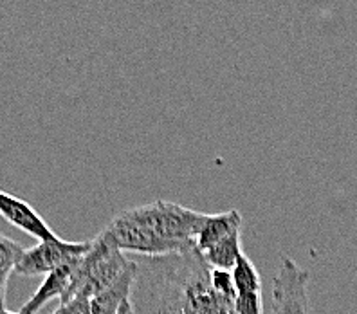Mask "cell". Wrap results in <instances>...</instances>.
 <instances>
[{
	"label": "cell",
	"mask_w": 357,
	"mask_h": 314,
	"mask_svg": "<svg viewBox=\"0 0 357 314\" xmlns=\"http://www.w3.org/2000/svg\"><path fill=\"white\" fill-rule=\"evenodd\" d=\"M134 314H236L235 298L215 291L211 267L197 246L183 253L135 258Z\"/></svg>",
	"instance_id": "1"
},
{
	"label": "cell",
	"mask_w": 357,
	"mask_h": 314,
	"mask_svg": "<svg viewBox=\"0 0 357 314\" xmlns=\"http://www.w3.org/2000/svg\"><path fill=\"white\" fill-rule=\"evenodd\" d=\"M206 215L175 202L153 201L118 214L103 232L121 251L141 257H165L195 246Z\"/></svg>",
	"instance_id": "2"
},
{
	"label": "cell",
	"mask_w": 357,
	"mask_h": 314,
	"mask_svg": "<svg viewBox=\"0 0 357 314\" xmlns=\"http://www.w3.org/2000/svg\"><path fill=\"white\" fill-rule=\"evenodd\" d=\"M130 262V258L125 257V251L114 244V240L107 233H98L96 239L91 240L89 251L79 260L73 276V284L60 304H66L76 297H85L91 300L98 292L114 284L127 271Z\"/></svg>",
	"instance_id": "3"
},
{
	"label": "cell",
	"mask_w": 357,
	"mask_h": 314,
	"mask_svg": "<svg viewBox=\"0 0 357 314\" xmlns=\"http://www.w3.org/2000/svg\"><path fill=\"white\" fill-rule=\"evenodd\" d=\"M309 271L282 255L271 289V314H310Z\"/></svg>",
	"instance_id": "4"
},
{
	"label": "cell",
	"mask_w": 357,
	"mask_h": 314,
	"mask_svg": "<svg viewBox=\"0 0 357 314\" xmlns=\"http://www.w3.org/2000/svg\"><path fill=\"white\" fill-rule=\"evenodd\" d=\"M91 248V240L85 242H69L60 237L54 240H40L33 248L24 249L15 273L22 276L49 275L58 267L79 260Z\"/></svg>",
	"instance_id": "5"
},
{
	"label": "cell",
	"mask_w": 357,
	"mask_h": 314,
	"mask_svg": "<svg viewBox=\"0 0 357 314\" xmlns=\"http://www.w3.org/2000/svg\"><path fill=\"white\" fill-rule=\"evenodd\" d=\"M0 217L8 220L11 226L18 227L20 232L35 237L40 240H54L58 235L52 232L44 218L36 214V209L26 201L0 190Z\"/></svg>",
	"instance_id": "6"
},
{
	"label": "cell",
	"mask_w": 357,
	"mask_h": 314,
	"mask_svg": "<svg viewBox=\"0 0 357 314\" xmlns=\"http://www.w3.org/2000/svg\"><path fill=\"white\" fill-rule=\"evenodd\" d=\"M79 260H82V258H79ZM79 260L66 264V266L58 267V269L51 271L49 275H45V280L42 282V285H40L35 291V294L24 304L20 313L36 314L49 300H52V298H60L61 300V298L66 297L70 284H73V276H75V271L76 267H78Z\"/></svg>",
	"instance_id": "7"
},
{
	"label": "cell",
	"mask_w": 357,
	"mask_h": 314,
	"mask_svg": "<svg viewBox=\"0 0 357 314\" xmlns=\"http://www.w3.org/2000/svg\"><path fill=\"white\" fill-rule=\"evenodd\" d=\"M242 232V215L236 209H227L222 214L206 215L204 223L195 237L197 249L204 253L211 246L224 240L233 233Z\"/></svg>",
	"instance_id": "8"
},
{
	"label": "cell",
	"mask_w": 357,
	"mask_h": 314,
	"mask_svg": "<svg viewBox=\"0 0 357 314\" xmlns=\"http://www.w3.org/2000/svg\"><path fill=\"white\" fill-rule=\"evenodd\" d=\"M135 273H137V264H135V260H132L127 271L114 284H110L109 287L98 292L96 297L91 298V314H118L123 304L130 300Z\"/></svg>",
	"instance_id": "9"
},
{
	"label": "cell",
	"mask_w": 357,
	"mask_h": 314,
	"mask_svg": "<svg viewBox=\"0 0 357 314\" xmlns=\"http://www.w3.org/2000/svg\"><path fill=\"white\" fill-rule=\"evenodd\" d=\"M242 251V239L240 233H233V235L226 237L224 240L217 242L215 246L204 251L202 257L208 262V266L211 269H220V271H233L236 266V260L240 258Z\"/></svg>",
	"instance_id": "10"
},
{
	"label": "cell",
	"mask_w": 357,
	"mask_h": 314,
	"mask_svg": "<svg viewBox=\"0 0 357 314\" xmlns=\"http://www.w3.org/2000/svg\"><path fill=\"white\" fill-rule=\"evenodd\" d=\"M24 248L13 239L0 233V309H6L8 280L22 257Z\"/></svg>",
	"instance_id": "11"
},
{
	"label": "cell",
	"mask_w": 357,
	"mask_h": 314,
	"mask_svg": "<svg viewBox=\"0 0 357 314\" xmlns=\"http://www.w3.org/2000/svg\"><path fill=\"white\" fill-rule=\"evenodd\" d=\"M236 294L240 292H261V280L257 267L245 253L240 255L236 266L231 271Z\"/></svg>",
	"instance_id": "12"
},
{
	"label": "cell",
	"mask_w": 357,
	"mask_h": 314,
	"mask_svg": "<svg viewBox=\"0 0 357 314\" xmlns=\"http://www.w3.org/2000/svg\"><path fill=\"white\" fill-rule=\"evenodd\" d=\"M236 314H264L261 292H240L235 297Z\"/></svg>",
	"instance_id": "13"
},
{
	"label": "cell",
	"mask_w": 357,
	"mask_h": 314,
	"mask_svg": "<svg viewBox=\"0 0 357 314\" xmlns=\"http://www.w3.org/2000/svg\"><path fill=\"white\" fill-rule=\"evenodd\" d=\"M211 284H213L215 291L227 298H235V284H233V276L229 271H220V269H211Z\"/></svg>",
	"instance_id": "14"
},
{
	"label": "cell",
	"mask_w": 357,
	"mask_h": 314,
	"mask_svg": "<svg viewBox=\"0 0 357 314\" xmlns=\"http://www.w3.org/2000/svg\"><path fill=\"white\" fill-rule=\"evenodd\" d=\"M52 314H91V300L85 297H76L66 304H60Z\"/></svg>",
	"instance_id": "15"
},
{
	"label": "cell",
	"mask_w": 357,
	"mask_h": 314,
	"mask_svg": "<svg viewBox=\"0 0 357 314\" xmlns=\"http://www.w3.org/2000/svg\"><path fill=\"white\" fill-rule=\"evenodd\" d=\"M132 313V306H130V300L127 301V304H123V307L119 309L118 314H130Z\"/></svg>",
	"instance_id": "16"
},
{
	"label": "cell",
	"mask_w": 357,
	"mask_h": 314,
	"mask_svg": "<svg viewBox=\"0 0 357 314\" xmlns=\"http://www.w3.org/2000/svg\"><path fill=\"white\" fill-rule=\"evenodd\" d=\"M0 314H22L20 311L18 313H13V311H8V309H0Z\"/></svg>",
	"instance_id": "17"
},
{
	"label": "cell",
	"mask_w": 357,
	"mask_h": 314,
	"mask_svg": "<svg viewBox=\"0 0 357 314\" xmlns=\"http://www.w3.org/2000/svg\"><path fill=\"white\" fill-rule=\"evenodd\" d=\"M130 314H134V311H132V313H130Z\"/></svg>",
	"instance_id": "18"
}]
</instances>
